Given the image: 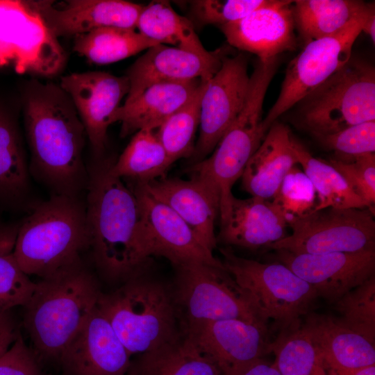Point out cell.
I'll list each match as a JSON object with an SVG mask.
<instances>
[{"instance_id": "9", "label": "cell", "mask_w": 375, "mask_h": 375, "mask_svg": "<svg viewBox=\"0 0 375 375\" xmlns=\"http://www.w3.org/2000/svg\"><path fill=\"white\" fill-rule=\"evenodd\" d=\"M173 267L175 276L170 288L181 331L230 319L265 325L224 267L199 261Z\"/></svg>"}, {"instance_id": "7", "label": "cell", "mask_w": 375, "mask_h": 375, "mask_svg": "<svg viewBox=\"0 0 375 375\" xmlns=\"http://www.w3.org/2000/svg\"><path fill=\"white\" fill-rule=\"evenodd\" d=\"M296 122L313 136L375 121V69L356 57L305 97Z\"/></svg>"}, {"instance_id": "31", "label": "cell", "mask_w": 375, "mask_h": 375, "mask_svg": "<svg viewBox=\"0 0 375 375\" xmlns=\"http://www.w3.org/2000/svg\"><path fill=\"white\" fill-rule=\"evenodd\" d=\"M173 164L160 142L156 130L142 129L112 165V172L120 178L147 183L165 177Z\"/></svg>"}, {"instance_id": "36", "label": "cell", "mask_w": 375, "mask_h": 375, "mask_svg": "<svg viewBox=\"0 0 375 375\" xmlns=\"http://www.w3.org/2000/svg\"><path fill=\"white\" fill-rule=\"evenodd\" d=\"M19 224H0V314L25 305L36 285L22 271L14 255Z\"/></svg>"}, {"instance_id": "19", "label": "cell", "mask_w": 375, "mask_h": 375, "mask_svg": "<svg viewBox=\"0 0 375 375\" xmlns=\"http://www.w3.org/2000/svg\"><path fill=\"white\" fill-rule=\"evenodd\" d=\"M130 357L97 306L60 360L69 375H126Z\"/></svg>"}, {"instance_id": "12", "label": "cell", "mask_w": 375, "mask_h": 375, "mask_svg": "<svg viewBox=\"0 0 375 375\" xmlns=\"http://www.w3.org/2000/svg\"><path fill=\"white\" fill-rule=\"evenodd\" d=\"M139 206L140 241L144 258H167L172 266L192 261L224 267L192 228L171 208L151 195L140 183L131 188Z\"/></svg>"}, {"instance_id": "38", "label": "cell", "mask_w": 375, "mask_h": 375, "mask_svg": "<svg viewBox=\"0 0 375 375\" xmlns=\"http://www.w3.org/2000/svg\"><path fill=\"white\" fill-rule=\"evenodd\" d=\"M272 201L289 224L313 212L317 197L309 178L296 165L286 174Z\"/></svg>"}, {"instance_id": "46", "label": "cell", "mask_w": 375, "mask_h": 375, "mask_svg": "<svg viewBox=\"0 0 375 375\" xmlns=\"http://www.w3.org/2000/svg\"><path fill=\"white\" fill-rule=\"evenodd\" d=\"M331 375H375V365L355 369L331 372Z\"/></svg>"}, {"instance_id": "14", "label": "cell", "mask_w": 375, "mask_h": 375, "mask_svg": "<svg viewBox=\"0 0 375 375\" xmlns=\"http://www.w3.org/2000/svg\"><path fill=\"white\" fill-rule=\"evenodd\" d=\"M247 67L244 54L226 56L208 81L201 99L200 132L190 158L192 164L206 158L241 112L249 86Z\"/></svg>"}, {"instance_id": "23", "label": "cell", "mask_w": 375, "mask_h": 375, "mask_svg": "<svg viewBox=\"0 0 375 375\" xmlns=\"http://www.w3.org/2000/svg\"><path fill=\"white\" fill-rule=\"evenodd\" d=\"M288 227L283 214L272 200L233 196L216 239L217 242L250 250L270 248L288 235Z\"/></svg>"}, {"instance_id": "43", "label": "cell", "mask_w": 375, "mask_h": 375, "mask_svg": "<svg viewBox=\"0 0 375 375\" xmlns=\"http://www.w3.org/2000/svg\"><path fill=\"white\" fill-rule=\"evenodd\" d=\"M18 333L10 311L0 314V357L11 346Z\"/></svg>"}, {"instance_id": "2", "label": "cell", "mask_w": 375, "mask_h": 375, "mask_svg": "<svg viewBox=\"0 0 375 375\" xmlns=\"http://www.w3.org/2000/svg\"><path fill=\"white\" fill-rule=\"evenodd\" d=\"M114 160L95 156L87 165L86 219L96 266L110 280L126 281L139 274L147 260L140 245L137 199L112 172Z\"/></svg>"}, {"instance_id": "29", "label": "cell", "mask_w": 375, "mask_h": 375, "mask_svg": "<svg viewBox=\"0 0 375 375\" xmlns=\"http://www.w3.org/2000/svg\"><path fill=\"white\" fill-rule=\"evenodd\" d=\"M292 7L295 24L306 44L333 35L365 16L372 3L357 0H298Z\"/></svg>"}, {"instance_id": "47", "label": "cell", "mask_w": 375, "mask_h": 375, "mask_svg": "<svg viewBox=\"0 0 375 375\" xmlns=\"http://www.w3.org/2000/svg\"><path fill=\"white\" fill-rule=\"evenodd\" d=\"M10 62V60L0 42V67L8 64Z\"/></svg>"}, {"instance_id": "21", "label": "cell", "mask_w": 375, "mask_h": 375, "mask_svg": "<svg viewBox=\"0 0 375 375\" xmlns=\"http://www.w3.org/2000/svg\"><path fill=\"white\" fill-rule=\"evenodd\" d=\"M225 56L222 49L212 57L206 58L162 44L151 47L127 71L130 88L125 101L156 83L208 81L219 70Z\"/></svg>"}, {"instance_id": "15", "label": "cell", "mask_w": 375, "mask_h": 375, "mask_svg": "<svg viewBox=\"0 0 375 375\" xmlns=\"http://www.w3.org/2000/svg\"><path fill=\"white\" fill-rule=\"evenodd\" d=\"M60 87L72 100L94 156H102L108 127L129 91L128 77L99 71L73 73L61 78Z\"/></svg>"}, {"instance_id": "30", "label": "cell", "mask_w": 375, "mask_h": 375, "mask_svg": "<svg viewBox=\"0 0 375 375\" xmlns=\"http://www.w3.org/2000/svg\"><path fill=\"white\" fill-rule=\"evenodd\" d=\"M136 29L159 44H169L203 58H211L217 52L204 48L192 23L178 14L167 1H152L144 6Z\"/></svg>"}, {"instance_id": "20", "label": "cell", "mask_w": 375, "mask_h": 375, "mask_svg": "<svg viewBox=\"0 0 375 375\" xmlns=\"http://www.w3.org/2000/svg\"><path fill=\"white\" fill-rule=\"evenodd\" d=\"M31 5L55 37L76 36L103 27L136 29L144 6L123 0H70L60 8L44 1Z\"/></svg>"}, {"instance_id": "4", "label": "cell", "mask_w": 375, "mask_h": 375, "mask_svg": "<svg viewBox=\"0 0 375 375\" xmlns=\"http://www.w3.org/2000/svg\"><path fill=\"white\" fill-rule=\"evenodd\" d=\"M90 242L85 203L79 196L51 194L19 224L14 255L26 274L42 279L81 262Z\"/></svg>"}, {"instance_id": "26", "label": "cell", "mask_w": 375, "mask_h": 375, "mask_svg": "<svg viewBox=\"0 0 375 375\" xmlns=\"http://www.w3.org/2000/svg\"><path fill=\"white\" fill-rule=\"evenodd\" d=\"M317 348L326 369L350 370L375 365L374 344L336 319L310 315L302 326Z\"/></svg>"}, {"instance_id": "37", "label": "cell", "mask_w": 375, "mask_h": 375, "mask_svg": "<svg viewBox=\"0 0 375 375\" xmlns=\"http://www.w3.org/2000/svg\"><path fill=\"white\" fill-rule=\"evenodd\" d=\"M338 322L375 343V275L351 290L336 302Z\"/></svg>"}, {"instance_id": "41", "label": "cell", "mask_w": 375, "mask_h": 375, "mask_svg": "<svg viewBox=\"0 0 375 375\" xmlns=\"http://www.w3.org/2000/svg\"><path fill=\"white\" fill-rule=\"evenodd\" d=\"M326 149L348 156L372 153L375 151V121L347 127L338 132L314 136Z\"/></svg>"}, {"instance_id": "25", "label": "cell", "mask_w": 375, "mask_h": 375, "mask_svg": "<svg viewBox=\"0 0 375 375\" xmlns=\"http://www.w3.org/2000/svg\"><path fill=\"white\" fill-rule=\"evenodd\" d=\"M292 135L283 124L274 122L242 174L243 189L251 195L273 199L283 178L298 164Z\"/></svg>"}, {"instance_id": "33", "label": "cell", "mask_w": 375, "mask_h": 375, "mask_svg": "<svg viewBox=\"0 0 375 375\" xmlns=\"http://www.w3.org/2000/svg\"><path fill=\"white\" fill-rule=\"evenodd\" d=\"M292 143L298 164L312 182L317 193V203L314 211L326 208L371 209L328 161L314 157L294 138Z\"/></svg>"}, {"instance_id": "27", "label": "cell", "mask_w": 375, "mask_h": 375, "mask_svg": "<svg viewBox=\"0 0 375 375\" xmlns=\"http://www.w3.org/2000/svg\"><path fill=\"white\" fill-rule=\"evenodd\" d=\"M31 176L17 122L0 109V209L19 211L30 206Z\"/></svg>"}, {"instance_id": "13", "label": "cell", "mask_w": 375, "mask_h": 375, "mask_svg": "<svg viewBox=\"0 0 375 375\" xmlns=\"http://www.w3.org/2000/svg\"><path fill=\"white\" fill-rule=\"evenodd\" d=\"M0 42L19 73L53 75L65 60L56 37L22 1H0Z\"/></svg>"}, {"instance_id": "28", "label": "cell", "mask_w": 375, "mask_h": 375, "mask_svg": "<svg viewBox=\"0 0 375 375\" xmlns=\"http://www.w3.org/2000/svg\"><path fill=\"white\" fill-rule=\"evenodd\" d=\"M126 375H222L214 362L181 331L174 340L139 354Z\"/></svg>"}, {"instance_id": "32", "label": "cell", "mask_w": 375, "mask_h": 375, "mask_svg": "<svg viewBox=\"0 0 375 375\" xmlns=\"http://www.w3.org/2000/svg\"><path fill=\"white\" fill-rule=\"evenodd\" d=\"M158 44L136 29L103 27L75 36L73 49L92 63L107 65Z\"/></svg>"}, {"instance_id": "22", "label": "cell", "mask_w": 375, "mask_h": 375, "mask_svg": "<svg viewBox=\"0 0 375 375\" xmlns=\"http://www.w3.org/2000/svg\"><path fill=\"white\" fill-rule=\"evenodd\" d=\"M155 198L171 208L212 252L217 246L215 222L219 215L217 190L197 178H160L140 183Z\"/></svg>"}, {"instance_id": "3", "label": "cell", "mask_w": 375, "mask_h": 375, "mask_svg": "<svg viewBox=\"0 0 375 375\" xmlns=\"http://www.w3.org/2000/svg\"><path fill=\"white\" fill-rule=\"evenodd\" d=\"M101 294L80 262L36 283L23 306V323L35 355L60 358L97 307Z\"/></svg>"}, {"instance_id": "11", "label": "cell", "mask_w": 375, "mask_h": 375, "mask_svg": "<svg viewBox=\"0 0 375 375\" xmlns=\"http://www.w3.org/2000/svg\"><path fill=\"white\" fill-rule=\"evenodd\" d=\"M365 16L353 20L333 35L306 44L302 51L289 62L279 95L263 119L262 125L266 132L278 117L297 104L349 60L354 42L362 32Z\"/></svg>"}, {"instance_id": "1", "label": "cell", "mask_w": 375, "mask_h": 375, "mask_svg": "<svg viewBox=\"0 0 375 375\" xmlns=\"http://www.w3.org/2000/svg\"><path fill=\"white\" fill-rule=\"evenodd\" d=\"M24 121L31 176L51 194L78 196L88 179L87 135L70 98L60 86L35 83L25 93Z\"/></svg>"}, {"instance_id": "45", "label": "cell", "mask_w": 375, "mask_h": 375, "mask_svg": "<svg viewBox=\"0 0 375 375\" xmlns=\"http://www.w3.org/2000/svg\"><path fill=\"white\" fill-rule=\"evenodd\" d=\"M362 31L367 33L371 38L373 43L375 42V8L374 4L371 7L366 15L362 24Z\"/></svg>"}, {"instance_id": "18", "label": "cell", "mask_w": 375, "mask_h": 375, "mask_svg": "<svg viewBox=\"0 0 375 375\" xmlns=\"http://www.w3.org/2000/svg\"><path fill=\"white\" fill-rule=\"evenodd\" d=\"M294 1L269 0L244 17L220 26L228 44L266 60L296 48Z\"/></svg>"}, {"instance_id": "10", "label": "cell", "mask_w": 375, "mask_h": 375, "mask_svg": "<svg viewBox=\"0 0 375 375\" xmlns=\"http://www.w3.org/2000/svg\"><path fill=\"white\" fill-rule=\"evenodd\" d=\"M292 232L272 244L297 254L358 252L375 249L374 211L326 208L291 222Z\"/></svg>"}, {"instance_id": "40", "label": "cell", "mask_w": 375, "mask_h": 375, "mask_svg": "<svg viewBox=\"0 0 375 375\" xmlns=\"http://www.w3.org/2000/svg\"><path fill=\"white\" fill-rule=\"evenodd\" d=\"M269 0H196L188 1L190 15L201 25L220 26L238 21Z\"/></svg>"}, {"instance_id": "24", "label": "cell", "mask_w": 375, "mask_h": 375, "mask_svg": "<svg viewBox=\"0 0 375 375\" xmlns=\"http://www.w3.org/2000/svg\"><path fill=\"white\" fill-rule=\"evenodd\" d=\"M203 80L153 83L125 101L113 117L114 123L121 122L120 136L142 129L156 130L192 97Z\"/></svg>"}, {"instance_id": "17", "label": "cell", "mask_w": 375, "mask_h": 375, "mask_svg": "<svg viewBox=\"0 0 375 375\" xmlns=\"http://www.w3.org/2000/svg\"><path fill=\"white\" fill-rule=\"evenodd\" d=\"M209 357L222 375H240L270 352L266 326L230 319L197 324L181 331Z\"/></svg>"}, {"instance_id": "42", "label": "cell", "mask_w": 375, "mask_h": 375, "mask_svg": "<svg viewBox=\"0 0 375 375\" xmlns=\"http://www.w3.org/2000/svg\"><path fill=\"white\" fill-rule=\"evenodd\" d=\"M0 375H42L35 353L19 333L0 357Z\"/></svg>"}, {"instance_id": "5", "label": "cell", "mask_w": 375, "mask_h": 375, "mask_svg": "<svg viewBox=\"0 0 375 375\" xmlns=\"http://www.w3.org/2000/svg\"><path fill=\"white\" fill-rule=\"evenodd\" d=\"M97 306L131 356L153 350L181 333L170 286L140 273L116 290L101 292Z\"/></svg>"}, {"instance_id": "8", "label": "cell", "mask_w": 375, "mask_h": 375, "mask_svg": "<svg viewBox=\"0 0 375 375\" xmlns=\"http://www.w3.org/2000/svg\"><path fill=\"white\" fill-rule=\"evenodd\" d=\"M223 265L258 317L274 320L283 330L294 326L318 297L315 289L283 264L265 263L221 249Z\"/></svg>"}, {"instance_id": "35", "label": "cell", "mask_w": 375, "mask_h": 375, "mask_svg": "<svg viewBox=\"0 0 375 375\" xmlns=\"http://www.w3.org/2000/svg\"><path fill=\"white\" fill-rule=\"evenodd\" d=\"M275 355L274 366L282 375H328L323 359L301 326L289 328L269 344Z\"/></svg>"}, {"instance_id": "39", "label": "cell", "mask_w": 375, "mask_h": 375, "mask_svg": "<svg viewBox=\"0 0 375 375\" xmlns=\"http://www.w3.org/2000/svg\"><path fill=\"white\" fill-rule=\"evenodd\" d=\"M351 190L374 211L375 154L348 156L334 153L328 161Z\"/></svg>"}, {"instance_id": "6", "label": "cell", "mask_w": 375, "mask_h": 375, "mask_svg": "<svg viewBox=\"0 0 375 375\" xmlns=\"http://www.w3.org/2000/svg\"><path fill=\"white\" fill-rule=\"evenodd\" d=\"M278 57L258 60L250 75L244 106L211 156L192 164L190 177L212 186L219 194L220 222L227 217L232 188L259 147L267 132L262 125V106L267 88L277 70Z\"/></svg>"}, {"instance_id": "44", "label": "cell", "mask_w": 375, "mask_h": 375, "mask_svg": "<svg viewBox=\"0 0 375 375\" xmlns=\"http://www.w3.org/2000/svg\"><path fill=\"white\" fill-rule=\"evenodd\" d=\"M240 375H282L272 365L265 363L262 360L253 363Z\"/></svg>"}, {"instance_id": "16", "label": "cell", "mask_w": 375, "mask_h": 375, "mask_svg": "<svg viewBox=\"0 0 375 375\" xmlns=\"http://www.w3.org/2000/svg\"><path fill=\"white\" fill-rule=\"evenodd\" d=\"M275 251L278 262L311 285L318 297L330 303H335L375 274V249L319 254Z\"/></svg>"}, {"instance_id": "34", "label": "cell", "mask_w": 375, "mask_h": 375, "mask_svg": "<svg viewBox=\"0 0 375 375\" xmlns=\"http://www.w3.org/2000/svg\"><path fill=\"white\" fill-rule=\"evenodd\" d=\"M208 81L203 80L192 97L156 129V135L173 163L181 158H190L194 153L201 99Z\"/></svg>"}]
</instances>
